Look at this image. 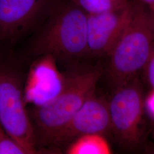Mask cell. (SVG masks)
<instances>
[{
	"label": "cell",
	"instance_id": "1",
	"mask_svg": "<svg viewBox=\"0 0 154 154\" xmlns=\"http://www.w3.org/2000/svg\"><path fill=\"white\" fill-rule=\"evenodd\" d=\"M86 61L66 67L58 93L28 110L39 153L47 151L51 140L95 92L104 70L99 63Z\"/></svg>",
	"mask_w": 154,
	"mask_h": 154
},
{
	"label": "cell",
	"instance_id": "2",
	"mask_svg": "<svg viewBox=\"0 0 154 154\" xmlns=\"http://www.w3.org/2000/svg\"><path fill=\"white\" fill-rule=\"evenodd\" d=\"M34 32L19 54L26 62L49 58L67 67L88 60L87 14L72 0H61Z\"/></svg>",
	"mask_w": 154,
	"mask_h": 154
},
{
	"label": "cell",
	"instance_id": "3",
	"mask_svg": "<svg viewBox=\"0 0 154 154\" xmlns=\"http://www.w3.org/2000/svg\"><path fill=\"white\" fill-rule=\"evenodd\" d=\"M154 46V16L133 0L131 17L107 55L106 73L113 88L127 82L144 69Z\"/></svg>",
	"mask_w": 154,
	"mask_h": 154
},
{
	"label": "cell",
	"instance_id": "4",
	"mask_svg": "<svg viewBox=\"0 0 154 154\" xmlns=\"http://www.w3.org/2000/svg\"><path fill=\"white\" fill-rule=\"evenodd\" d=\"M26 62L11 48H0V122L28 154H38L25 103Z\"/></svg>",
	"mask_w": 154,
	"mask_h": 154
},
{
	"label": "cell",
	"instance_id": "5",
	"mask_svg": "<svg viewBox=\"0 0 154 154\" xmlns=\"http://www.w3.org/2000/svg\"><path fill=\"white\" fill-rule=\"evenodd\" d=\"M143 89L138 76L114 88L108 100L111 132L120 143L137 142L144 109Z\"/></svg>",
	"mask_w": 154,
	"mask_h": 154
},
{
	"label": "cell",
	"instance_id": "6",
	"mask_svg": "<svg viewBox=\"0 0 154 154\" xmlns=\"http://www.w3.org/2000/svg\"><path fill=\"white\" fill-rule=\"evenodd\" d=\"M61 0H0V44L11 48L34 31Z\"/></svg>",
	"mask_w": 154,
	"mask_h": 154
},
{
	"label": "cell",
	"instance_id": "7",
	"mask_svg": "<svg viewBox=\"0 0 154 154\" xmlns=\"http://www.w3.org/2000/svg\"><path fill=\"white\" fill-rule=\"evenodd\" d=\"M111 132L108 100L95 92L50 142L47 151H61L77 138L88 134L105 135Z\"/></svg>",
	"mask_w": 154,
	"mask_h": 154
},
{
	"label": "cell",
	"instance_id": "8",
	"mask_svg": "<svg viewBox=\"0 0 154 154\" xmlns=\"http://www.w3.org/2000/svg\"><path fill=\"white\" fill-rule=\"evenodd\" d=\"M133 10V0L117 11L87 14L88 60L106 57L120 37Z\"/></svg>",
	"mask_w": 154,
	"mask_h": 154
},
{
	"label": "cell",
	"instance_id": "9",
	"mask_svg": "<svg viewBox=\"0 0 154 154\" xmlns=\"http://www.w3.org/2000/svg\"><path fill=\"white\" fill-rule=\"evenodd\" d=\"M67 154H109V144L103 135L88 134L76 139L65 149Z\"/></svg>",
	"mask_w": 154,
	"mask_h": 154
},
{
	"label": "cell",
	"instance_id": "10",
	"mask_svg": "<svg viewBox=\"0 0 154 154\" xmlns=\"http://www.w3.org/2000/svg\"><path fill=\"white\" fill-rule=\"evenodd\" d=\"M87 14L115 11L128 5L131 0H72Z\"/></svg>",
	"mask_w": 154,
	"mask_h": 154
},
{
	"label": "cell",
	"instance_id": "11",
	"mask_svg": "<svg viewBox=\"0 0 154 154\" xmlns=\"http://www.w3.org/2000/svg\"><path fill=\"white\" fill-rule=\"evenodd\" d=\"M0 154H28L6 131L0 122Z\"/></svg>",
	"mask_w": 154,
	"mask_h": 154
},
{
	"label": "cell",
	"instance_id": "12",
	"mask_svg": "<svg viewBox=\"0 0 154 154\" xmlns=\"http://www.w3.org/2000/svg\"><path fill=\"white\" fill-rule=\"evenodd\" d=\"M144 70H146L149 83L151 88L154 90V46L148 63Z\"/></svg>",
	"mask_w": 154,
	"mask_h": 154
},
{
	"label": "cell",
	"instance_id": "13",
	"mask_svg": "<svg viewBox=\"0 0 154 154\" xmlns=\"http://www.w3.org/2000/svg\"><path fill=\"white\" fill-rule=\"evenodd\" d=\"M147 105L148 106L149 111L154 116V90L153 92L149 95V96L147 100Z\"/></svg>",
	"mask_w": 154,
	"mask_h": 154
},
{
	"label": "cell",
	"instance_id": "14",
	"mask_svg": "<svg viewBox=\"0 0 154 154\" xmlns=\"http://www.w3.org/2000/svg\"><path fill=\"white\" fill-rule=\"evenodd\" d=\"M140 2H142L152 13L154 16V0H138Z\"/></svg>",
	"mask_w": 154,
	"mask_h": 154
}]
</instances>
